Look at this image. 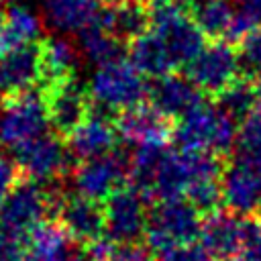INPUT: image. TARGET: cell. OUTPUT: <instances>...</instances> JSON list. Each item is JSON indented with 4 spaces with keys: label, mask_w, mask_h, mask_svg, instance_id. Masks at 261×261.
I'll return each instance as SVG.
<instances>
[{
    "label": "cell",
    "mask_w": 261,
    "mask_h": 261,
    "mask_svg": "<svg viewBox=\"0 0 261 261\" xmlns=\"http://www.w3.org/2000/svg\"><path fill=\"white\" fill-rule=\"evenodd\" d=\"M202 220L200 212L186 200H163L149 210L147 228H145V245L149 251H155L157 255L194 245V241L200 237Z\"/></svg>",
    "instance_id": "3957f363"
},
{
    "label": "cell",
    "mask_w": 261,
    "mask_h": 261,
    "mask_svg": "<svg viewBox=\"0 0 261 261\" xmlns=\"http://www.w3.org/2000/svg\"><path fill=\"white\" fill-rule=\"evenodd\" d=\"M41 8L51 29L75 35L96 24L102 12L98 0H43Z\"/></svg>",
    "instance_id": "d6986e66"
},
{
    "label": "cell",
    "mask_w": 261,
    "mask_h": 261,
    "mask_svg": "<svg viewBox=\"0 0 261 261\" xmlns=\"http://www.w3.org/2000/svg\"><path fill=\"white\" fill-rule=\"evenodd\" d=\"M196 27L212 39L228 41L237 8L230 0H179Z\"/></svg>",
    "instance_id": "7402d4cb"
},
{
    "label": "cell",
    "mask_w": 261,
    "mask_h": 261,
    "mask_svg": "<svg viewBox=\"0 0 261 261\" xmlns=\"http://www.w3.org/2000/svg\"><path fill=\"white\" fill-rule=\"evenodd\" d=\"M104 230L114 243H137L147 228V198L130 186H120L104 200Z\"/></svg>",
    "instance_id": "8992f818"
},
{
    "label": "cell",
    "mask_w": 261,
    "mask_h": 261,
    "mask_svg": "<svg viewBox=\"0 0 261 261\" xmlns=\"http://www.w3.org/2000/svg\"><path fill=\"white\" fill-rule=\"evenodd\" d=\"M49 124L57 135H71L92 112V100L73 77L43 90Z\"/></svg>",
    "instance_id": "7c38bea8"
},
{
    "label": "cell",
    "mask_w": 261,
    "mask_h": 261,
    "mask_svg": "<svg viewBox=\"0 0 261 261\" xmlns=\"http://www.w3.org/2000/svg\"><path fill=\"white\" fill-rule=\"evenodd\" d=\"M149 31L163 43L175 67L190 65L206 47V35L196 27L179 0H161L149 6Z\"/></svg>",
    "instance_id": "7a4b0ae2"
},
{
    "label": "cell",
    "mask_w": 261,
    "mask_h": 261,
    "mask_svg": "<svg viewBox=\"0 0 261 261\" xmlns=\"http://www.w3.org/2000/svg\"><path fill=\"white\" fill-rule=\"evenodd\" d=\"M16 167L27 175V179L43 184L67 171L71 159L69 149L57 135H41L24 145L12 149Z\"/></svg>",
    "instance_id": "9c48e42d"
},
{
    "label": "cell",
    "mask_w": 261,
    "mask_h": 261,
    "mask_svg": "<svg viewBox=\"0 0 261 261\" xmlns=\"http://www.w3.org/2000/svg\"><path fill=\"white\" fill-rule=\"evenodd\" d=\"M77 47L98 67L122 59V53H124V43L112 37L100 22L88 27L77 35Z\"/></svg>",
    "instance_id": "484cf974"
},
{
    "label": "cell",
    "mask_w": 261,
    "mask_h": 261,
    "mask_svg": "<svg viewBox=\"0 0 261 261\" xmlns=\"http://www.w3.org/2000/svg\"><path fill=\"white\" fill-rule=\"evenodd\" d=\"M71 261H94V259H92V257H90V255H77V253H75V255H73V259H71Z\"/></svg>",
    "instance_id": "e575fe53"
},
{
    "label": "cell",
    "mask_w": 261,
    "mask_h": 261,
    "mask_svg": "<svg viewBox=\"0 0 261 261\" xmlns=\"http://www.w3.org/2000/svg\"><path fill=\"white\" fill-rule=\"evenodd\" d=\"M222 204L237 216L261 218V171L251 163L232 159L220 175Z\"/></svg>",
    "instance_id": "8fae6325"
},
{
    "label": "cell",
    "mask_w": 261,
    "mask_h": 261,
    "mask_svg": "<svg viewBox=\"0 0 261 261\" xmlns=\"http://www.w3.org/2000/svg\"><path fill=\"white\" fill-rule=\"evenodd\" d=\"M173 141L179 151L190 153H228L237 143L234 120L218 108V104L200 102L173 128Z\"/></svg>",
    "instance_id": "6da1fadb"
},
{
    "label": "cell",
    "mask_w": 261,
    "mask_h": 261,
    "mask_svg": "<svg viewBox=\"0 0 261 261\" xmlns=\"http://www.w3.org/2000/svg\"><path fill=\"white\" fill-rule=\"evenodd\" d=\"M49 114L45 96L29 92L6 102L0 114V143L10 149L24 145L41 135H47Z\"/></svg>",
    "instance_id": "52a82bcc"
},
{
    "label": "cell",
    "mask_w": 261,
    "mask_h": 261,
    "mask_svg": "<svg viewBox=\"0 0 261 261\" xmlns=\"http://www.w3.org/2000/svg\"><path fill=\"white\" fill-rule=\"evenodd\" d=\"M239 65L245 77L261 73V24L255 27L239 47Z\"/></svg>",
    "instance_id": "f546056e"
},
{
    "label": "cell",
    "mask_w": 261,
    "mask_h": 261,
    "mask_svg": "<svg viewBox=\"0 0 261 261\" xmlns=\"http://www.w3.org/2000/svg\"><path fill=\"white\" fill-rule=\"evenodd\" d=\"M0 261H29V237L0 222Z\"/></svg>",
    "instance_id": "4dcf8cb0"
},
{
    "label": "cell",
    "mask_w": 261,
    "mask_h": 261,
    "mask_svg": "<svg viewBox=\"0 0 261 261\" xmlns=\"http://www.w3.org/2000/svg\"><path fill=\"white\" fill-rule=\"evenodd\" d=\"M149 98L151 104L167 118H181L200 102H204L202 92L192 84V80L177 73L157 77L149 86Z\"/></svg>",
    "instance_id": "ac0fdd59"
},
{
    "label": "cell",
    "mask_w": 261,
    "mask_h": 261,
    "mask_svg": "<svg viewBox=\"0 0 261 261\" xmlns=\"http://www.w3.org/2000/svg\"><path fill=\"white\" fill-rule=\"evenodd\" d=\"M200 247L212 257L228 261L243 253V216L232 212H212L202 222Z\"/></svg>",
    "instance_id": "e0dca14e"
},
{
    "label": "cell",
    "mask_w": 261,
    "mask_h": 261,
    "mask_svg": "<svg viewBox=\"0 0 261 261\" xmlns=\"http://www.w3.org/2000/svg\"><path fill=\"white\" fill-rule=\"evenodd\" d=\"M126 173L128 157L114 149L104 157L82 161L73 171V188L77 196L94 202H104L114 190L124 186Z\"/></svg>",
    "instance_id": "30bf717a"
},
{
    "label": "cell",
    "mask_w": 261,
    "mask_h": 261,
    "mask_svg": "<svg viewBox=\"0 0 261 261\" xmlns=\"http://www.w3.org/2000/svg\"><path fill=\"white\" fill-rule=\"evenodd\" d=\"M228 261H247L245 257H232V259H228Z\"/></svg>",
    "instance_id": "8d00e7d4"
},
{
    "label": "cell",
    "mask_w": 261,
    "mask_h": 261,
    "mask_svg": "<svg viewBox=\"0 0 261 261\" xmlns=\"http://www.w3.org/2000/svg\"><path fill=\"white\" fill-rule=\"evenodd\" d=\"M41 33V16L22 4L10 6L4 14H0V59L14 49L35 45Z\"/></svg>",
    "instance_id": "44dd1931"
},
{
    "label": "cell",
    "mask_w": 261,
    "mask_h": 261,
    "mask_svg": "<svg viewBox=\"0 0 261 261\" xmlns=\"http://www.w3.org/2000/svg\"><path fill=\"white\" fill-rule=\"evenodd\" d=\"M69 237L51 220L41 222L29 234V261H71Z\"/></svg>",
    "instance_id": "d4e9b609"
},
{
    "label": "cell",
    "mask_w": 261,
    "mask_h": 261,
    "mask_svg": "<svg viewBox=\"0 0 261 261\" xmlns=\"http://www.w3.org/2000/svg\"><path fill=\"white\" fill-rule=\"evenodd\" d=\"M4 2H12V0H0V4H4Z\"/></svg>",
    "instance_id": "74e56055"
},
{
    "label": "cell",
    "mask_w": 261,
    "mask_h": 261,
    "mask_svg": "<svg viewBox=\"0 0 261 261\" xmlns=\"http://www.w3.org/2000/svg\"><path fill=\"white\" fill-rule=\"evenodd\" d=\"M239 53L230 47V43L224 41L208 43L188 65V77L192 80V84L200 92L212 96L224 92L234 80H239Z\"/></svg>",
    "instance_id": "ba28073f"
},
{
    "label": "cell",
    "mask_w": 261,
    "mask_h": 261,
    "mask_svg": "<svg viewBox=\"0 0 261 261\" xmlns=\"http://www.w3.org/2000/svg\"><path fill=\"white\" fill-rule=\"evenodd\" d=\"M98 22L120 43H133L149 31V6L139 0H118L102 6Z\"/></svg>",
    "instance_id": "ffe728a7"
},
{
    "label": "cell",
    "mask_w": 261,
    "mask_h": 261,
    "mask_svg": "<svg viewBox=\"0 0 261 261\" xmlns=\"http://www.w3.org/2000/svg\"><path fill=\"white\" fill-rule=\"evenodd\" d=\"M41 84L39 45L10 51L0 59V96L6 100L24 96Z\"/></svg>",
    "instance_id": "2e32d148"
},
{
    "label": "cell",
    "mask_w": 261,
    "mask_h": 261,
    "mask_svg": "<svg viewBox=\"0 0 261 261\" xmlns=\"http://www.w3.org/2000/svg\"><path fill=\"white\" fill-rule=\"evenodd\" d=\"M234 8L247 14L255 24H261V0H230Z\"/></svg>",
    "instance_id": "d6a6232c"
},
{
    "label": "cell",
    "mask_w": 261,
    "mask_h": 261,
    "mask_svg": "<svg viewBox=\"0 0 261 261\" xmlns=\"http://www.w3.org/2000/svg\"><path fill=\"white\" fill-rule=\"evenodd\" d=\"M57 218H59V226L63 228V232L82 245H90L98 241L104 232L102 202H94L77 194L63 198Z\"/></svg>",
    "instance_id": "5bb4252c"
},
{
    "label": "cell",
    "mask_w": 261,
    "mask_h": 261,
    "mask_svg": "<svg viewBox=\"0 0 261 261\" xmlns=\"http://www.w3.org/2000/svg\"><path fill=\"white\" fill-rule=\"evenodd\" d=\"M116 139H118V130L116 124L110 120V116L106 112L92 108L90 116L67 137V149L71 157L90 161L112 153Z\"/></svg>",
    "instance_id": "9a60e30c"
},
{
    "label": "cell",
    "mask_w": 261,
    "mask_h": 261,
    "mask_svg": "<svg viewBox=\"0 0 261 261\" xmlns=\"http://www.w3.org/2000/svg\"><path fill=\"white\" fill-rule=\"evenodd\" d=\"M39 61L41 84L45 90L73 77V71L77 67V49L67 39L49 37L39 45Z\"/></svg>",
    "instance_id": "603a6c76"
},
{
    "label": "cell",
    "mask_w": 261,
    "mask_h": 261,
    "mask_svg": "<svg viewBox=\"0 0 261 261\" xmlns=\"http://www.w3.org/2000/svg\"><path fill=\"white\" fill-rule=\"evenodd\" d=\"M88 255L94 261H151L147 247L139 243H114L108 237L90 243Z\"/></svg>",
    "instance_id": "83f0119b"
},
{
    "label": "cell",
    "mask_w": 261,
    "mask_h": 261,
    "mask_svg": "<svg viewBox=\"0 0 261 261\" xmlns=\"http://www.w3.org/2000/svg\"><path fill=\"white\" fill-rule=\"evenodd\" d=\"M88 94L94 110H104L106 114L118 110L120 114L133 106L143 104L145 94H149V86L128 61L118 59L100 65L94 71Z\"/></svg>",
    "instance_id": "277c9868"
},
{
    "label": "cell",
    "mask_w": 261,
    "mask_h": 261,
    "mask_svg": "<svg viewBox=\"0 0 261 261\" xmlns=\"http://www.w3.org/2000/svg\"><path fill=\"white\" fill-rule=\"evenodd\" d=\"M216 104L222 112H226L232 120L237 118H245L253 112V106L257 104V96H255V84L249 77H239L234 80L224 92H220L216 96Z\"/></svg>",
    "instance_id": "4316f807"
},
{
    "label": "cell",
    "mask_w": 261,
    "mask_h": 261,
    "mask_svg": "<svg viewBox=\"0 0 261 261\" xmlns=\"http://www.w3.org/2000/svg\"><path fill=\"white\" fill-rule=\"evenodd\" d=\"M139 2H143L145 6H153V4H157V2H161V0H139Z\"/></svg>",
    "instance_id": "d590c367"
},
{
    "label": "cell",
    "mask_w": 261,
    "mask_h": 261,
    "mask_svg": "<svg viewBox=\"0 0 261 261\" xmlns=\"http://www.w3.org/2000/svg\"><path fill=\"white\" fill-rule=\"evenodd\" d=\"M16 184H18V167L14 159L0 155V206L10 196Z\"/></svg>",
    "instance_id": "1f68e13d"
},
{
    "label": "cell",
    "mask_w": 261,
    "mask_h": 261,
    "mask_svg": "<svg viewBox=\"0 0 261 261\" xmlns=\"http://www.w3.org/2000/svg\"><path fill=\"white\" fill-rule=\"evenodd\" d=\"M116 130L122 141L139 147H163L173 135L169 118L153 104H139L118 114Z\"/></svg>",
    "instance_id": "4fadbf2b"
},
{
    "label": "cell",
    "mask_w": 261,
    "mask_h": 261,
    "mask_svg": "<svg viewBox=\"0 0 261 261\" xmlns=\"http://www.w3.org/2000/svg\"><path fill=\"white\" fill-rule=\"evenodd\" d=\"M63 198L65 194H61L59 190L43 188L41 184L31 179L18 181L0 206V222L16 230L18 234L29 237L35 226L45 222L47 214L57 216Z\"/></svg>",
    "instance_id": "5b68a950"
},
{
    "label": "cell",
    "mask_w": 261,
    "mask_h": 261,
    "mask_svg": "<svg viewBox=\"0 0 261 261\" xmlns=\"http://www.w3.org/2000/svg\"><path fill=\"white\" fill-rule=\"evenodd\" d=\"M255 96H257V106H259V110H261V73H259L257 80H255Z\"/></svg>",
    "instance_id": "836d02e7"
},
{
    "label": "cell",
    "mask_w": 261,
    "mask_h": 261,
    "mask_svg": "<svg viewBox=\"0 0 261 261\" xmlns=\"http://www.w3.org/2000/svg\"><path fill=\"white\" fill-rule=\"evenodd\" d=\"M237 159L253 163L261 157V110L245 116L237 128Z\"/></svg>",
    "instance_id": "f1b7e54d"
},
{
    "label": "cell",
    "mask_w": 261,
    "mask_h": 261,
    "mask_svg": "<svg viewBox=\"0 0 261 261\" xmlns=\"http://www.w3.org/2000/svg\"><path fill=\"white\" fill-rule=\"evenodd\" d=\"M128 63L141 73V75H151V77H163L167 73H173L175 63L163 43L151 33H143L139 39L128 43Z\"/></svg>",
    "instance_id": "cb8c5ba5"
}]
</instances>
